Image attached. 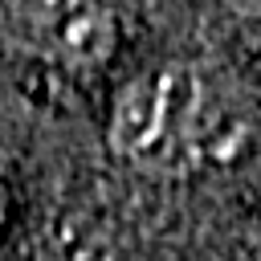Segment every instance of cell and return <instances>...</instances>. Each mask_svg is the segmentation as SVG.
<instances>
[{"label": "cell", "mask_w": 261, "mask_h": 261, "mask_svg": "<svg viewBox=\"0 0 261 261\" xmlns=\"http://www.w3.org/2000/svg\"><path fill=\"white\" fill-rule=\"evenodd\" d=\"M212 94L196 65L167 61L130 77L110 106V147L139 167L192 163L212 126Z\"/></svg>", "instance_id": "cell-1"}, {"label": "cell", "mask_w": 261, "mask_h": 261, "mask_svg": "<svg viewBox=\"0 0 261 261\" xmlns=\"http://www.w3.org/2000/svg\"><path fill=\"white\" fill-rule=\"evenodd\" d=\"M8 208H12V200H8V188H4V175H0V232L8 224Z\"/></svg>", "instance_id": "cell-2"}]
</instances>
